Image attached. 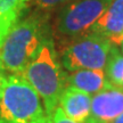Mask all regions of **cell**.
<instances>
[{
    "mask_svg": "<svg viewBox=\"0 0 123 123\" xmlns=\"http://www.w3.org/2000/svg\"><path fill=\"white\" fill-rule=\"evenodd\" d=\"M49 37L51 27L47 14L34 13L19 18L0 43V71L4 74L22 75Z\"/></svg>",
    "mask_w": 123,
    "mask_h": 123,
    "instance_id": "6da1fadb",
    "label": "cell"
},
{
    "mask_svg": "<svg viewBox=\"0 0 123 123\" xmlns=\"http://www.w3.org/2000/svg\"><path fill=\"white\" fill-rule=\"evenodd\" d=\"M22 76L38 92L43 103L46 114L50 116L67 87V72L58 58L51 37L43 42L39 54L26 66Z\"/></svg>",
    "mask_w": 123,
    "mask_h": 123,
    "instance_id": "7a4b0ae2",
    "label": "cell"
},
{
    "mask_svg": "<svg viewBox=\"0 0 123 123\" xmlns=\"http://www.w3.org/2000/svg\"><path fill=\"white\" fill-rule=\"evenodd\" d=\"M43 103L22 75L4 74L0 90V123H33L44 116Z\"/></svg>",
    "mask_w": 123,
    "mask_h": 123,
    "instance_id": "3957f363",
    "label": "cell"
},
{
    "mask_svg": "<svg viewBox=\"0 0 123 123\" xmlns=\"http://www.w3.org/2000/svg\"><path fill=\"white\" fill-rule=\"evenodd\" d=\"M111 0H71L58 9L53 31L66 43L89 33L106 10Z\"/></svg>",
    "mask_w": 123,
    "mask_h": 123,
    "instance_id": "277c9868",
    "label": "cell"
},
{
    "mask_svg": "<svg viewBox=\"0 0 123 123\" xmlns=\"http://www.w3.org/2000/svg\"><path fill=\"white\" fill-rule=\"evenodd\" d=\"M113 43L101 35L89 32L64 43L61 63L64 70H105Z\"/></svg>",
    "mask_w": 123,
    "mask_h": 123,
    "instance_id": "5b68a950",
    "label": "cell"
},
{
    "mask_svg": "<svg viewBox=\"0 0 123 123\" xmlns=\"http://www.w3.org/2000/svg\"><path fill=\"white\" fill-rule=\"evenodd\" d=\"M121 114H123V87L108 82L105 89L92 96L90 117L111 123Z\"/></svg>",
    "mask_w": 123,
    "mask_h": 123,
    "instance_id": "8992f818",
    "label": "cell"
},
{
    "mask_svg": "<svg viewBox=\"0 0 123 123\" xmlns=\"http://www.w3.org/2000/svg\"><path fill=\"white\" fill-rule=\"evenodd\" d=\"M90 32L101 35L113 44L119 46L123 40V0H111Z\"/></svg>",
    "mask_w": 123,
    "mask_h": 123,
    "instance_id": "52a82bcc",
    "label": "cell"
},
{
    "mask_svg": "<svg viewBox=\"0 0 123 123\" xmlns=\"http://www.w3.org/2000/svg\"><path fill=\"white\" fill-rule=\"evenodd\" d=\"M92 96L79 89L66 87L58 106L64 114L76 122H86L91 116Z\"/></svg>",
    "mask_w": 123,
    "mask_h": 123,
    "instance_id": "ba28073f",
    "label": "cell"
},
{
    "mask_svg": "<svg viewBox=\"0 0 123 123\" xmlns=\"http://www.w3.org/2000/svg\"><path fill=\"white\" fill-rule=\"evenodd\" d=\"M108 80L105 70H79L67 73V87L96 95L106 88Z\"/></svg>",
    "mask_w": 123,
    "mask_h": 123,
    "instance_id": "9c48e42d",
    "label": "cell"
},
{
    "mask_svg": "<svg viewBox=\"0 0 123 123\" xmlns=\"http://www.w3.org/2000/svg\"><path fill=\"white\" fill-rule=\"evenodd\" d=\"M27 8V0H0V41Z\"/></svg>",
    "mask_w": 123,
    "mask_h": 123,
    "instance_id": "30bf717a",
    "label": "cell"
},
{
    "mask_svg": "<svg viewBox=\"0 0 123 123\" xmlns=\"http://www.w3.org/2000/svg\"><path fill=\"white\" fill-rule=\"evenodd\" d=\"M105 73L110 83L123 87V54L116 44H113L110 50Z\"/></svg>",
    "mask_w": 123,
    "mask_h": 123,
    "instance_id": "8fae6325",
    "label": "cell"
},
{
    "mask_svg": "<svg viewBox=\"0 0 123 123\" xmlns=\"http://www.w3.org/2000/svg\"><path fill=\"white\" fill-rule=\"evenodd\" d=\"M71 0H27V7H31L35 13L47 14L59 9Z\"/></svg>",
    "mask_w": 123,
    "mask_h": 123,
    "instance_id": "7c38bea8",
    "label": "cell"
},
{
    "mask_svg": "<svg viewBox=\"0 0 123 123\" xmlns=\"http://www.w3.org/2000/svg\"><path fill=\"white\" fill-rule=\"evenodd\" d=\"M50 122L51 123H86V122H76L74 120L67 117L59 107H56L50 115Z\"/></svg>",
    "mask_w": 123,
    "mask_h": 123,
    "instance_id": "4fadbf2b",
    "label": "cell"
},
{
    "mask_svg": "<svg viewBox=\"0 0 123 123\" xmlns=\"http://www.w3.org/2000/svg\"><path fill=\"white\" fill-rule=\"evenodd\" d=\"M33 123H51V122H50V116H48V115H44V116H42L41 119L34 121Z\"/></svg>",
    "mask_w": 123,
    "mask_h": 123,
    "instance_id": "5bb4252c",
    "label": "cell"
},
{
    "mask_svg": "<svg viewBox=\"0 0 123 123\" xmlns=\"http://www.w3.org/2000/svg\"><path fill=\"white\" fill-rule=\"evenodd\" d=\"M111 123H123V114H121L120 116H117L115 120H113Z\"/></svg>",
    "mask_w": 123,
    "mask_h": 123,
    "instance_id": "9a60e30c",
    "label": "cell"
},
{
    "mask_svg": "<svg viewBox=\"0 0 123 123\" xmlns=\"http://www.w3.org/2000/svg\"><path fill=\"white\" fill-rule=\"evenodd\" d=\"M86 123H103V122H99V121H97V120L92 119V117H89L87 121H86Z\"/></svg>",
    "mask_w": 123,
    "mask_h": 123,
    "instance_id": "2e32d148",
    "label": "cell"
},
{
    "mask_svg": "<svg viewBox=\"0 0 123 123\" xmlns=\"http://www.w3.org/2000/svg\"><path fill=\"white\" fill-rule=\"evenodd\" d=\"M2 79H4V73L0 71V90H1V83H2Z\"/></svg>",
    "mask_w": 123,
    "mask_h": 123,
    "instance_id": "e0dca14e",
    "label": "cell"
},
{
    "mask_svg": "<svg viewBox=\"0 0 123 123\" xmlns=\"http://www.w3.org/2000/svg\"><path fill=\"white\" fill-rule=\"evenodd\" d=\"M117 47H119V48H120V50H121V53L123 54V40H122V41H121V42H120V44H119V46H117Z\"/></svg>",
    "mask_w": 123,
    "mask_h": 123,
    "instance_id": "ac0fdd59",
    "label": "cell"
},
{
    "mask_svg": "<svg viewBox=\"0 0 123 123\" xmlns=\"http://www.w3.org/2000/svg\"><path fill=\"white\" fill-rule=\"evenodd\" d=\"M0 43H1V41H0Z\"/></svg>",
    "mask_w": 123,
    "mask_h": 123,
    "instance_id": "d6986e66",
    "label": "cell"
}]
</instances>
